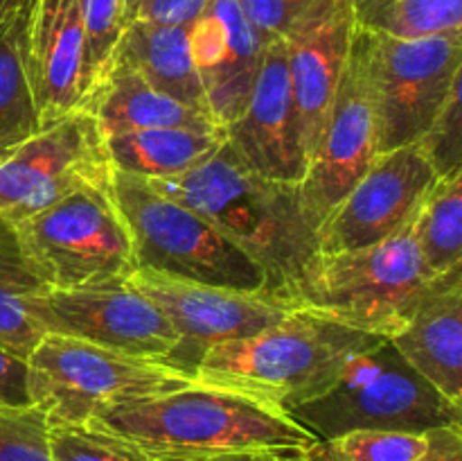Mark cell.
<instances>
[{"label":"cell","instance_id":"obj_12","mask_svg":"<svg viewBox=\"0 0 462 461\" xmlns=\"http://www.w3.org/2000/svg\"><path fill=\"white\" fill-rule=\"evenodd\" d=\"M30 312L43 334L81 339L122 355L167 362L179 343L170 321L131 278L45 289Z\"/></svg>","mask_w":462,"mask_h":461},{"label":"cell","instance_id":"obj_32","mask_svg":"<svg viewBox=\"0 0 462 461\" xmlns=\"http://www.w3.org/2000/svg\"><path fill=\"white\" fill-rule=\"evenodd\" d=\"M311 3L314 0H237L239 9L264 45L284 39Z\"/></svg>","mask_w":462,"mask_h":461},{"label":"cell","instance_id":"obj_7","mask_svg":"<svg viewBox=\"0 0 462 461\" xmlns=\"http://www.w3.org/2000/svg\"><path fill=\"white\" fill-rule=\"evenodd\" d=\"M27 393L48 423H86L117 402L176 391L197 378L161 360L43 334L27 355Z\"/></svg>","mask_w":462,"mask_h":461},{"label":"cell","instance_id":"obj_34","mask_svg":"<svg viewBox=\"0 0 462 461\" xmlns=\"http://www.w3.org/2000/svg\"><path fill=\"white\" fill-rule=\"evenodd\" d=\"M0 405H32L27 393V362L3 346H0Z\"/></svg>","mask_w":462,"mask_h":461},{"label":"cell","instance_id":"obj_26","mask_svg":"<svg viewBox=\"0 0 462 461\" xmlns=\"http://www.w3.org/2000/svg\"><path fill=\"white\" fill-rule=\"evenodd\" d=\"M361 30L400 39L462 32V0H350Z\"/></svg>","mask_w":462,"mask_h":461},{"label":"cell","instance_id":"obj_23","mask_svg":"<svg viewBox=\"0 0 462 461\" xmlns=\"http://www.w3.org/2000/svg\"><path fill=\"white\" fill-rule=\"evenodd\" d=\"M30 0H0V152H9L41 129L23 59Z\"/></svg>","mask_w":462,"mask_h":461},{"label":"cell","instance_id":"obj_2","mask_svg":"<svg viewBox=\"0 0 462 461\" xmlns=\"http://www.w3.org/2000/svg\"><path fill=\"white\" fill-rule=\"evenodd\" d=\"M93 420L138 443L153 459L239 450L296 452L319 441L280 407L203 382L117 402Z\"/></svg>","mask_w":462,"mask_h":461},{"label":"cell","instance_id":"obj_30","mask_svg":"<svg viewBox=\"0 0 462 461\" xmlns=\"http://www.w3.org/2000/svg\"><path fill=\"white\" fill-rule=\"evenodd\" d=\"M48 425L39 407L0 405V461H52Z\"/></svg>","mask_w":462,"mask_h":461},{"label":"cell","instance_id":"obj_17","mask_svg":"<svg viewBox=\"0 0 462 461\" xmlns=\"http://www.w3.org/2000/svg\"><path fill=\"white\" fill-rule=\"evenodd\" d=\"M23 59L41 125L84 107L88 80L79 0H30Z\"/></svg>","mask_w":462,"mask_h":461},{"label":"cell","instance_id":"obj_3","mask_svg":"<svg viewBox=\"0 0 462 461\" xmlns=\"http://www.w3.org/2000/svg\"><path fill=\"white\" fill-rule=\"evenodd\" d=\"M383 337L298 307L246 339L210 348L194 366L197 382L228 387L289 414L323 396L352 357Z\"/></svg>","mask_w":462,"mask_h":461},{"label":"cell","instance_id":"obj_35","mask_svg":"<svg viewBox=\"0 0 462 461\" xmlns=\"http://www.w3.org/2000/svg\"><path fill=\"white\" fill-rule=\"evenodd\" d=\"M420 461H462V428L429 432V450Z\"/></svg>","mask_w":462,"mask_h":461},{"label":"cell","instance_id":"obj_1","mask_svg":"<svg viewBox=\"0 0 462 461\" xmlns=\"http://www.w3.org/2000/svg\"><path fill=\"white\" fill-rule=\"evenodd\" d=\"M210 221L266 276V289L287 296L319 253V226L307 212L300 185L255 174L221 145L208 161L179 176L147 179Z\"/></svg>","mask_w":462,"mask_h":461},{"label":"cell","instance_id":"obj_10","mask_svg":"<svg viewBox=\"0 0 462 461\" xmlns=\"http://www.w3.org/2000/svg\"><path fill=\"white\" fill-rule=\"evenodd\" d=\"M106 136L86 108H75L0 158V215L30 217L86 185H111Z\"/></svg>","mask_w":462,"mask_h":461},{"label":"cell","instance_id":"obj_36","mask_svg":"<svg viewBox=\"0 0 462 461\" xmlns=\"http://www.w3.org/2000/svg\"><path fill=\"white\" fill-rule=\"evenodd\" d=\"M280 452L266 450H239V452H215V455L194 456H156L153 461H278Z\"/></svg>","mask_w":462,"mask_h":461},{"label":"cell","instance_id":"obj_31","mask_svg":"<svg viewBox=\"0 0 462 461\" xmlns=\"http://www.w3.org/2000/svg\"><path fill=\"white\" fill-rule=\"evenodd\" d=\"M462 77L447 95L445 104L433 118L431 127L418 140L420 149L429 158L438 176H447L451 172L462 170V99H460Z\"/></svg>","mask_w":462,"mask_h":461},{"label":"cell","instance_id":"obj_13","mask_svg":"<svg viewBox=\"0 0 462 461\" xmlns=\"http://www.w3.org/2000/svg\"><path fill=\"white\" fill-rule=\"evenodd\" d=\"M438 174L420 145L377 154L319 230V253L370 247L404 229Z\"/></svg>","mask_w":462,"mask_h":461},{"label":"cell","instance_id":"obj_5","mask_svg":"<svg viewBox=\"0 0 462 461\" xmlns=\"http://www.w3.org/2000/svg\"><path fill=\"white\" fill-rule=\"evenodd\" d=\"M319 441L356 432H415L462 428V407L427 382L388 339L352 357L337 382L289 411Z\"/></svg>","mask_w":462,"mask_h":461},{"label":"cell","instance_id":"obj_27","mask_svg":"<svg viewBox=\"0 0 462 461\" xmlns=\"http://www.w3.org/2000/svg\"><path fill=\"white\" fill-rule=\"evenodd\" d=\"M429 450V432L356 429L316 441L305 455L314 461H420Z\"/></svg>","mask_w":462,"mask_h":461},{"label":"cell","instance_id":"obj_19","mask_svg":"<svg viewBox=\"0 0 462 461\" xmlns=\"http://www.w3.org/2000/svg\"><path fill=\"white\" fill-rule=\"evenodd\" d=\"M388 342L447 400L462 407V267L436 280Z\"/></svg>","mask_w":462,"mask_h":461},{"label":"cell","instance_id":"obj_28","mask_svg":"<svg viewBox=\"0 0 462 461\" xmlns=\"http://www.w3.org/2000/svg\"><path fill=\"white\" fill-rule=\"evenodd\" d=\"M48 452L52 461H153L138 443L104 428L97 420L50 423Z\"/></svg>","mask_w":462,"mask_h":461},{"label":"cell","instance_id":"obj_8","mask_svg":"<svg viewBox=\"0 0 462 461\" xmlns=\"http://www.w3.org/2000/svg\"><path fill=\"white\" fill-rule=\"evenodd\" d=\"M27 260L50 289L129 280L135 256L111 185H86L14 221Z\"/></svg>","mask_w":462,"mask_h":461},{"label":"cell","instance_id":"obj_22","mask_svg":"<svg viewBox=\"0 0 462 461\" xmlns=\"http://www.w3.org/2000/svg\"><path fill=\"white\" fill-rule=\"evenodd\" d=\"M224 140L226 129L153 127L106 136V149L113 170L143 179H167L201 165L224 145Z\"/></svg>","mask_w":462,"mask_h":461},{"label":"cell","instance_id":"obj_15","mask_svg":"<svg viewBox=\"0 0 462 461\" xmlns=\"http://www.w3.org/2000/svg\"><path fill=\"white\" fill-rule=\"evenodd\" d=\"M355 30L350 0H314L282 39L307 161L314 158L328 127Z\"/></svg>","mask_w":462,"mask_h":461},{"label":"cell","instance_id":"obj_20","mask_svg":"<svg viewBox=\"0 0 462 461\" xmlns=\"http://www.w3.org/2000/svg\"><path fill=\"white\" fill-rule=\"evenodd\" d=\"M97 120L104 136L153 127H189V129H224L208 113L197 111L161 90L152 89L129 63L113 57L93 86L84 107Z\"/></svg>","mask_w":462,"mask_h":461},{"label":"cell","instance_id":"obj_38","mask_svg":"<svg viewBox=\"0 0 462 461\" xmlns=\"http://www.w3.org/2000/svg\"><path fill=\"white\" fill-rule=\"evenodd\" d=\"M135 7H138V0H125V12H126V23L134 18Z\"/></svg>","mask_w":462,"mask_h":461},{"label":"cell","instance_id":"obj_11","mask_svg":"<svg viewBox=\"0 0 462 461\" xmlns=\"http://www.w3.org/2000/svg\"><path fill=\"white\" fill-rule=\"evenodd\" d=\"M131 283L162 312L179 337L167 364L189 375L210 348L257 334L300 307L282 294L235 292L149 269H135Z\"/></svg>","mask_w":462,"mask_h":461},{"label":"cell","instance_id":"obj_21","mask_svg":"<svg viewBox=\"0 0 462 461\" xmlns=\"http://www.w3.org/2000/svg\"><path fill=\"white\" fill-rule=\"evenodd\" d=\"M113 57L129 63L152 89L212 116L192 61L189 27L134 18L122 30Z\"/></svg>","mask_w":462,"mask_h":461},{"label":"cell","instance_id":"obj_25","mask_svg":"<svg viewBox=\"0 0 462 461\" xmlns=\"http://www.w3.org/2000/svg\"><path fill=\"white\" fill-rule=\"evenodd\" d=\"M411 233L433 276L462 267V170L438 176L411 217Z\"/></svg>","mask_w":462,"mask_h":461},{"label":"cell","instance_id":"obj_9","mask_svg":"<svg viewBox=\"0 0 462 461\" xmlns=\"http://www.w3.org/2000/svg\"><path fill=\"white\" fill-rule=\"evenodd\" d=\"M377 116L379 154L415 145L462 77V32L400 39L355 30Z\"/></svg>","mask_w":462,"mask_h":461},{"label":"cell","instance_id":"obj_16","mask_svg":"<svg viewBox=\"0 0 462 461\" xmlns=\"http://www.w3.org/2000/svg\"><path fill=\"white\" fill-rule=\"evenodd\" d=\"M226 145L244 167L264 179H305L310 161L298 131L282 39L266 43L246 107L226 127Z\"/></svg>","mask_w":462,"mask_h":461},{"label":"cell","instance_id":"obj_24","mask_svg":"<svg viewBox=\"0 0 462 461\" xmlns=\"http://www.w3.org/2000/svg\"><path fill=\"white\" fill-rule=\"evenodd\" d=\"M50 289L27 260L16 229L0 215V346L27 360L43 337L32 321V303Z\"/></svg>","mask_w":462,"mask_h":461},{"label":"cell","instance_id":"obj_18","mask_svg":"<svg viewBox=\"0 0 462 461\" xmlns=\"http://www.w3.org/2000/svg\"><path fill=\"white\" fill-rule=\"evenodd\" d=\"M264 48L237 0H210L189 25V50L208 108L224 129L246 107Z\"/></svg>","mask_w":462,"mask_h":461},{"label":"cell","instance_id":"obj_14","mask_svg":"<svg viewBox=\"0 0 462 461\" xmlns=\"http://www.w3.org/2000/svg\"><path fill=\"white\" fill-rule=\"evenodd\" d=\"M377 116L364 52L352 36L350 57L338 84L328 127L310 161L300 194L316 226H323L337 203L355 188L377 158Z\"/></svg>","mask_w":462,"mask_h":461},{"label":"cell","instance_id":"obj_4","mask_svg":"<svg viewBox=\"0 0 462 461\" xmlns=\"http://www.w3.org/2000/svg\"><path fill=\"white\" fill-rule=\"evenodd\" d=\"M438 278L424 265L409 221L370 247L316 253L287 296L316 315L391 339L409 324Z\"/></svg>","mask_w":462,"mask_h":461},{"label":"cell","instance_id":"obj_6","mask_svg":"<svg viewBox=\"0 0 462 461\" xmlns=\"http://www.w3.org/2000/svg\"><path fill=\"white\" fill-rule=\"evenodd\" d=\"M111 188L138 269L235 292H269L264 271L242 249L152 181L113 170Z\"/></svg>","mask_w":462,"mask_h":461},{"label":"cell","instance_id":"obj_29","mask_svg":"<svg viewBox=\"0 0 462 461\" xmlns=\"http://www.w3.org/2000/svg\"><path fill=\"white\" fill-rule=\"evenodd\" d=\"M79 7L86 27V80L90 93L116 54L126 12L125 0H79Z\"/></svg>","mask_w":462,"mask_h":461},{"label":"cell","instance_id":"obj_39","mask_svg":"<svg viewBox=\"0 0 462 461\" xmlns=\"http://www.w3.org/2000/svg\"><path fill=\"white\" fill-rule=\"evenodd\" d=\"M5 154H7V152H0V158H3V156H5Z\"/></svg>","mask_w":462,"mask_h":461},{"label":"cell","instance_id":"obj_37","mask_svg":"<svg viewBox=\"0 0 462 461\" xmlns=\"http://www.w3.org/2000/svg\"><path fill=\"white\" fill-rule=\"evenodd\" d=\"M278 461H314L305 455V450H296V452H280Z\"/></svg>","mask_w":462,"mask_h":461},{"label":"cell","instance_id":"obj_33","mask_svg":"<svg viewBox=\"0 0 462 461\" xmlns=\"http://www.w3.org/2000/svg\"><path fill=\"white\" fill-rule=\"evenodd\" d=\"M210 0H138L134 18L162 25H185L189 27ZM131 18V21H134Z\"/></svg>","mask_w":462,"mask_h":461}]
</instances>
